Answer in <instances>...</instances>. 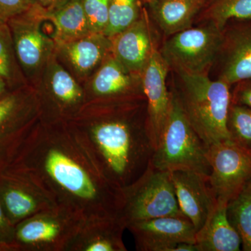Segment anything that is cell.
<instances>
[{"label":"cell","instance_id":"1","mask_svg":"<svg viewBox=\"0 0 251 251\" xmlns=\"http://www.w3.org/2000/svg\"><path fill=\"white\" fill-rule=\"evenodd\" d=\"M6 171L25 176L56 205L77 211L85 220L120 217L122 188L104 176L67 122L40 120Z\"/></svg>","mask_w":251,"mask_h":251},{"label":"cell","instance_id":"2","mask_svg":"<svg viewBox=\"0 0 251 251\" xmlns=\"http://www.w3.org/2000/svg\"><path fill=\"white\" fill-rule=\"evenodd\" d=\"M144 99L90 100L67 122L104 176L120 188L139 179L154 153Z\"/></svg>","mask_w":251,"mask_h":251},{"label":"cell","instance_id":"3","mask_svg":"<svg viewBox=\"0 0 251 251\" xmlns=\"http://www.w3.org/2000/svg\"><path fill=\"white\" fill-rule=\"evenodd\" d=\"M181 86L175 92L196 133L206 146L231 140L227 118L232 94L224 81L212 80L206 74L179 73Z\"/></svg>","mask_w":251,"mask_h":251},{"label":"cell","instance_id":"4","mask_svg":"<svg viewBox=\"0 0 251 251\" xmlns=\"http://www.w3.org/2000/svg\"><path fill=\"white\" fill-rule=\"evenodd\" d=\"M151 163L161 171L184 170L210 176L207 147L188 121L175 92H171L169 112Z\"/></svg>","mask_w":251,"mask_h":251},{"label":"cell","instance_id":"5","mask_svg":"<svg viewBox=\"0 0 251 251\" xmlns=\"http://www.w3.org/2000/svg\"><path fill=\"white\" fill-rule=\"evenodd\" d=\"M122 191L120 218L126 227L133 223L156 218L186 217L176 201L171 172L157 169L151 163L139 179Z\"/></svg>","mask_w":251,"mask_h":251},{"label":"cell","instance_id":"6","mask_svg":"<svg viewBox=\"0 0 251 251\" xmlns=\"http://www.w3.org/2000/svg\"><path fill=\"white\" fill-rule=\"evenodd\" d=\"M85 221L62 206L36 214L15 226L12 251H67Z\"/></svg>","mask_w":251,"mask_h":251},{"label":"cell","instance_id":"7","mask_svg":"<svg viewBox=\"0 0 251 251\" xmlns=\"http://www.w3.org/2000/svg\"><path fill=\"white\" fill-rule=\"evenodd\" d=\"M40 117L37 94L30 85L0 98V174L14 163Z\"/></svg>","mask_w":251,"mask_h":251},{"label":"cell","instance_id":"8","mask_svg":"<svg viewBox=\"0 0 251 251\" xmlns=\"http://www.w3.org/2000/svg\"><path fill=\"white\" fill-rule=\"evenodd\" d=\"M34 88L40 105L41 122H67L87 103L85 87L61 64L51 57Z\"/></svg>","mask_w":251,"mask_h":251},{"label":"cell","instance_id":"9","mask_svg":"<svg viewBox=\"0 0 251 251\" xmlns=\"http://www.w3.org/2000/svg\"><path fill=\"white\" fill-rule=\"evenodd\" d=\"M224 35L214 24L190 27L171 36L161 53L178 73L206 74L222 49Z\"/></svg>","mask_w":251,"mask_h":251},{"label":"cell","instance_id":"10","mask_svg":"<svg viewBox=\"0 0 251 251\" xmlns=\"http://www.w3.org/2000/svg\"><path fill=\"white\" fill-rule=\"evenodd\" d=\"M44 21L41 8L33 4L27 11L7 23L18 62L28 84L32 87L37 83V78H41L46 64L55 53L53 39L41 30V23Z\"/></svg>","mask_w":251,"mask_h":251},{"label":"cell","instance_id":"11","mask_svg":"<svg viewBox=\"0 0 251 251\" xmlns=\"http://www.w3.org/2000/svg\"><path fill=\"white\" fill-rule=\"evenodd\" d=\"M207 158L211 167L209 182L214 196L228 202L251 179V150L226 140L208 147Z\"/></svg>","mask_w":251,"mask_h":251},{"label":"cell","instance_id":"12","mask_svg":"<svg viewBox=\"0 0 251 251\" xmlns=\"http://www.w3.org/2000/svg\"><path fill=\"white\" fill-rule=\"evenodd\" d=\"M0 202L14 226L31 216L57 206L30 180L10 171L0 174Z\"/></svg>","mask_w":251,"mask_h":251},{"label":"cell","instance_id":"13","mask_svg":"<svg viewBox=\"0 0 251 251\" xmlns=\"http://www.w3.org/2000/svg\"><path fill=\"white\" fill-rule=\"evenodd\" d=\"M138 251H173L181 242H196V230L186 217L166 216L128 225Z\"/></svg>","mask_w":251,"mask_h":251},{"label":"cell","instance_id":"14","mask_svg":"<svg viewBox=\"0 0 251 251\" xmlns=\"http://www.w3.org/2000/svg\"><path fill=\"white\" fill-rule=\"evenodd\" d=\"M169 65L156 48L140 74L142 91L147 103L149 127L156 148L166 121L171 92L166 85Z\"/></svg>","mask_w":251,"mask_h":251},{"label":"cell","instance_id":"15","mask_svg":"<svg viewBox=\"0 0 251 251\" xmlns=\"http://www.w3.org/2000/svg\"><path fill=\"white\" fill-rule=\"evenodd\" d=\"M171 176L180 210L191 221L197 232L216 202L209 177L184 170L171 171Z\"/></svg>","mask_w":251,"mask_h":251},{"label":"cell","instance_id":"16","mask_svg":"<svg viewBox=\"0 0 251 251\" xmlns=\"http://www.w3.org/2000/svg\"><path fill=\"white\" fill-rule=\"evenodd\" d=\"M110 53V38L102 33H90L80 39L55 44L57 59L79 80L92 76Z\"/></svg>","mask_w":251,"mask_h":251},{"label":"cell","instance_id":"17","mask_svg":"<svg viewBox=\"0 0 251 251\" xmlns=\"http://www.w3.org/2000/svg\"><path fill=\"white\" fill-rule=\"evenodd\" d=\"M110 40L112 55L127 71L140 76L156 49L146 11L143 9L136 22Z\"/></svg>","mask_w":251,"mask_h":251},{"label":"cell","instance_id":"18","mask_svg":"<svg viewBox=\"0 0 251 251\" xmlns=\"http://www.w3.org/2000/svg\"><path fill=\"white\" fill-rule=\"evenodd\" d=\"M139 75L127 71L125 67L109 54L92 75L91 81L85 87L87 102L144 97L141 81H136Z\"/></svg>","mask_w":251,"mask_h":251},{"label":"cell","instance_id":"19","mask_svg":"<svg viewBox=\"0 0 251 251\" xmlns=\"http://www.w3.org/2000/svg\"><path fill=\"white\" fill-rule=\"evenodd\" d=\"M125 224L118 216L85 220L67 251H126Z\"/></svg>","mask_w":251,"mask_h":251},{"label":"cell","instance_id":"20","mask_svg":"<svg viewBox=\"0 0 251 251\" xmlns=\"http://www.w3.org/2000/svg\"><path fill=\"white\" fill-rule=\"evenodd\" d=\"M245 22L224 36V65L220 80L229 86L251 79V20Z\"/></svg>","mask_w":251,"mask_h":251},{"label":"cell","instance_id":"21","mask_svg":"<svg viewBox=\"0 0 251 251\" xmlns=\"http://www.w3.org/2000/svg\"><path fill=\"white\" fill-rule=\"evenodd\" d=\"M227 202L216 200L201 229L196 232L198 251H239L242 241L227 217Z\"/></svg>","mask_w":251,"mask_h":251},{"label":"cell","instance_id":"22","mask_svg":"<svg viewBox=\"0 0 251 251\" xmlns=\"http://www.w3.org/2000/svg\"><path fill=\"white\" fill-rule=\"evenodd\" d=\"M41 14L44 21L53 24L52 38L55 44L80 39L91 33L81 0H69L52 11L41 8Z\"/></svg>","mask_w":251,"mask_h":251},{"label":"cell","instance_id":"23","mask_svg":"<svg viewBox=\"0 0 251 251\" xmlns=\"http://www.w3.org/2000/svg\"><path fill=\"white\" fill-rule=\"evenodd\" d=\"M202 4L203 0H154L149 4L161 30L173 36L191 27Z\"/></svg>","mask_w":251,"mask_h":251},{"label":"cell","instance_id":"24","mask_svg":"<svg viewBox=\"0 0 251 251\" xmlns=\"http://www.w3.org/2000/svg\"><path fill=\"white\" fill-rule=\"evenodd\" d=\"M0 77L15 89L29 85L18 62L7 23L0 24Z\"/></svg>","mask_w":251,"mask_h":251},{"label":"cell","instance_id":"25","mask_svg":"<svg viewBox=\"0 0 251 251\" xmlns=\"http://www.w3.org/2000/svg\"><path fill=\"white\" fill-rule=\"evenodd\" d=\"M227 217L242 241V249L251 251V194L247 186L227 203Z\"/></svg>","mask_w":251,"mask_h":251},{"label":"cell","instance_id":"26","mask_svg":"<svg viewBox=\"0 0 251 251\" xmlns=\"http://www.w3.org/2000/svg\"><path fill=\"white\" fill-rule=\"evenodd\" d=\"M140 0H109L108 22L103 34L116 35L136 22L143 14Z\"/></svg>","mask_w":251,"mask_h":251},{"label":"cell","instance_id":"27","mask_svg":"<svg viewBox=\"0 0 251 251\" xmlns=\"http://www.w3.org/2000/svg\"><path fill=\"white\" fill-rule=\"evenodd\" d=\"M209 11L213 24L223 31L231 20H251V0H212Z\"/></svg>","mask_w":251,"mask_h":251},{"label":"cell","instance_id":"28","mask_svg":"<svg viewBox=\"0 0 251 251\" xmlns=\"http://www.w3.org/2000/svg\"><path fill=\"white\" fill-rule=\"evenodd\" d=\"M227 128L232 141L243 148L251 150V109L231 103Z\"/></svg>","mask_w":251,"mask_h":251},{"label":"cell","instance_id":"29","mask_svg":"<svg viewBox=\"0 0 251 251\" xmlns=\"http://www.w3.org/2000/svg\"><path fill=\"white\" fill-rule=\"evenodd\" d=\"M91 33H102L108 22L109 0H81Z\"/></svg>","mask_w":251,"mask_h":251},{"label":"cell","instance_id":"30","mask_svg":"<svg viewBox=\"0 0 251 251\" xmlns=\"http://www.w3.org/2000/svg\"><path fill=\"white\" fill-rule=\"evenodd\" d=\"M31 0H0V24L27 11L32 6Z\"/></svg>","mask_w":251,"mask_h":251},{"label":"cell","instance_id":"31","mask_svg":"<svg viewBox=\"0 0 251 251\" xmlns=\"http://www.w3.org/2000/svg\"><path fill=\"white\" fill-rule=\"evenodd\" d=\"M15 226L10 222L0 202V251H12Z\"/></svg>","mask_w":251,"mask_h":251},{"label":"cell","instance_id":"32","mask_svg":"<svg viewBox=\"0 0 251 251\" xmlns=\"http://www.w3.org/2000/svg\"><path fill=\"white\" fill-rule=\"evenodd\" d=\"M237 84V88L232 94L231 103L244 105L251 109V79Z\"/></svg>","mask_w":251,"mask_h":251},{"label":"cell","instance_id":"33","mask_svg":"<svg viewBox=\"0 0 251 251\" xmlns=\"http://www.w3.org/2000/svg\"><path fill=\"white\" fill-rule=\"evenodd\" d=\"M33 4L45 11H52L67 3L69 0H31Z\"/></svg>","mask_w":251,"mask_h":251},{"label":"cell","instance_id":"34","mask_svg":"<svg viewBox=\"0 0 251 251\" xmlns=\"http://www.w3.org/2000/svg\"><path fill=\"white\" fill-rule=\"evenodd\" d=\"M173 251H198L196 242H181L175 247Z\"/></svg>","mask_w":251,"mask_h":251},{"label":"cell","instance_id":"35","mask_svg":"<svg viewBox=\"0 0 251 251\" xmlns=\"http://www.w3.org/2000/svg\"><path fill=\"white\" fill-rule=\"evenodd\" d=\"M13 90H15V88L7 81L0 77V98Z\"/></svg>","mask_w":251,"mask_h":251},{"label":"cell","instance_id":"36","mask_svg":"<svg viewBox=\"0 0 251 251\" xmlns=\"http://www.w3.org/2000/svg\"><path fill=\"white\" fill-rule=\"evenodd\" d=\"M247 187L248 188V189L249 190V191H250L251 194V179H250V181L248 182V184H247Z\"/></svg>","mask_w":251,"mask_h":251},{"label":"cell","instance_id":"37","mask_svg":"<svg viewBox=\"0 0 251 251\" xmlns=\"http://www.w3.org/2000/svg\"><path fill=\"white\" fill-rule=\"evenodd\" d=\"M143 1L145 2L148 3V4H150V3L152 2L154 0H143Z\"/></svg>","mask_w":251,"mask_h":251}]
</instances>
